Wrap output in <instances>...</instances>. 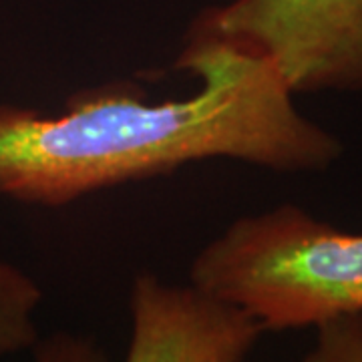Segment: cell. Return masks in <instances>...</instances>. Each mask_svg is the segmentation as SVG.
<instances>
[{"instance_id":"1","label":"cell","mask_w":362,"mask_h":362,"mask_svg":"<svg viewBox=\"0 0 362 362\" xmlns=\"http://www.w3.org/2000/svg\"><path fill=\"white\" fill-rule=\"evenodd\" d=\"M175 66L199 83L189 97L147 101L117 83L81 90L57 115L0 105V195L59 207L207 159L316 173L344 156L268 57L192 25Z\"/></svg>"},{"instance_id":"2","label":"cell","mask_w":362,"mask_h":362,"mask_svg":"<svg viewBox=\"0 0 362 362\" xmlns=\"http://www.w3.org/2000/svg\"><path fill=\"white\" fill-rule=\"evenodd\" d=\"M189 284L264 332L318 328L362 312V232L294 204L242 216L202 247Z\"/></svg>"},{"instance_id":"3","label":"cell","mask_w":362,"mask_h":362,"mask_svg":"<svg viewBox=\"0 0 362 362\" xmlns=\"http://www.w3.org/2000/svg\"><path fill=\"white\" fill-rule=\"evenodd\" d=\"M194 25L272 59L296 95L362 93V0H230Z\"/></svg>"},{"instance_id":"4","label":"cell","mask_w":362,"mask_h":362,"mask_svg":"<svg viewBox=\"0 0 362 362\" xmlns=\"http://www.w3.org/2000/svg\"><path fill=\"white\" fill-rule=\"evenodd\" d=\"M129 312L123 362H244L264 334L246 312L149 272L133 280Z\"/></svg>"},{"instance_id":"5","label":"cell","mask_w":362,"mask_h":362,"mask_svg":"<svg viewBox=\"0 0 362 362\" xmlns=\"http://www.w3.org/2000/svg\"><path fill=\"white\" fill-rule=\"evenodd\" d=\"M40 302L39 284L13 264L0 262V358L39 342L35 314Z\"/></svg>"},{"instance_id":"6","label":"cell","mask_w":362,"mask_h":362,"mask_svg":"<svg viewBox=\"0 0 362 362\" xmlns=\"http://www.w3.org/2000/svg\"><path fill=\"white\" fill-rule=\"evenodd\" d=\"M300 362H362V312L320 324Z\"/></svg>"},{"instance_id":"7","label":"cell","mask_w":362,"mask_h":362,"mask_svg":"<svg viewBox=\"0 0 362 362\" xmlns=\"http://www.w3.org/2000/svg\"><path fill=\"white\" fill-rule=\"evenodd\" d=\"M33 350L35 362H111L99 342L75 332H57L39 340Z\"/></svg>"}]
</instances>
